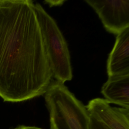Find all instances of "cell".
<instances>
[{"label":"cell","instance_id":"obj_10","mask_svg":"<svg viewBox=\"0 0 129 129\" xmlns=\"http://www.w3.org/2000/svg\"><path fill=\"white\" fill-rule=\"evenodd\" d=\"M14 129H43L40 127L34 126H26V125H19Z\"/></svg>","mask_w":129,"mask_h":129},{"label":"cell","instance_id":"obj_5","mask_svg":"<svg viewBox=\"0 0 129 129\" xmlns=\"http://www.w3.org/2000/svg\"><path fill=\"white\" fill-rule=\"evenodd\" d=\"M86 107L90 115L111 129H129V109L112 107L107 100L100 98L91 100Z\"/></svg>","mask_w":129,"mask_h":129},{"label":"cell","instance_id":"obj_8","mask_svg":"<svg viewBox=\"0 0 129 129\" xmlns=\"http://www.w3.org/2000/svg\"><path fill=\"white\" fill-rule=\"evenodd\" d=\"M89 129H111L97 118L90 115Z\"/></svg>","mask_w":129,"mask_h":129},{"label":"cell","instance_id":"obj_3","mask_svg":"<svg viewBox=\"0 0 129 129\" xmlns=\"http://www.w3.org/2000/svg\"><path fill=\"white\" fill-rule=\"evenodd\" d=\"M34 10L52 77L56 81L64 84L73 78L70 54L67 41L55 20L40 4H34Z\"/></svg>","mask_w":129,"mask_h":129},{"label":"cell","instance_id":"obj_1","mask_svg":"<svg viewBox=\"0 0 129 129\" xmlns=\"http://www.w3.org/2000/svg\"><path fill=\"white\" fill-rule=\"evenodd\" d=\"M52 74L30 0H0V97L17 102L43 95Z\"/></svg>","mask_w":129,"mask_h":129},{"label":"cell","instance_id":"obj_7","mask_svg":"<svg viewBox=\"0 0 129 129\" xmlns=\"http://www.w3.org/2000/svg\"><path fill=\"white\" fill-rule=\"evenodd\" d=\"M101 92L109 104L129 109V73L108 77Z\"/></svg>","mask_w":129,"mask_h":129},{"label":"cell","instance_id":"obj_4","mask_svg":"<svg viewBox=\"0 0 129 129\" xmlns=\"http://www.w3.org/2000/svg\"><path fill=\"white\" fill-rule=\"evenodd\" d=\"M85 2L98 15L109 33L118 35L129 27V1H91Z\"/></svg>","mask_w":129,"mask_h":129},{"label":"cell","instance_id":"obj_9","mask_svg":"<svg viewBox=\"0 0 129 129\" xmlns=\"http://www.w3.org/2000/svg\"><path fill=\"white\" fill-rule=\"evenodd\" d=\"M44 2L50 7H52L61 6L65 2V1H45Z\"/></svg>","mask_w":129,"mask_h":129},{"label":"cell","instance_id":"obj_6","mask_svg":"<svg viewBox=\"0 0 129 129\" xmlns=\"http://www.w3.org/2000/svg\"><path fill=\"white\" fill-rule=\"evenodd\" d=\"M108 77L129 73V27L117 35L107 61Z\"/></svg>","mask_w":129,"mask_h":129},{"label":"cell","instance_id":"obj_2","mask_svg":"<svg viewBox=\"0 0 129 129\" xmlns=\"http://www.w3.org/2000/svg\"><path fill=\"white\" fill-rule=\"evenodd\" d=\"M43 95L50 129H89L90 114L86 106L64 84L52 80Z\"/></svg>","mask_w":129,"mask_h":129}]
</instances>
